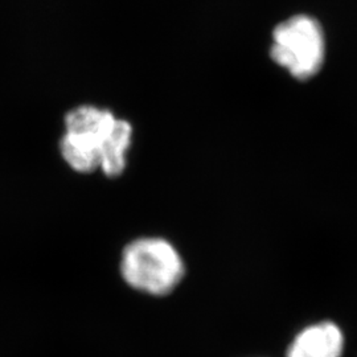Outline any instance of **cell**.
<instances>
[{"label": "cell", "instance_id": "obj_4", "mask_svg": "<svg viewBox=\"0 0 357 357\" xmlns=\"http://www.w3.org/2000/svg\"><path fill=\"white\" fill-rule=\"evenodd\" d=\"M344 336L331 321L308 326L289 345L287 357H342Z\"/></svg>", "mask_w": 357, "mask_h": 357}, {"label": "cell", "instance_id": "obj_2", "mask_svg": "<svg viewBox=\"0 0 357 357\" xmlns=\"http://www.w3.org/2000/svg\"><path fill=\"white\" fill-rule=\"evenodd\" d=\"M327 41L318 19L294 15L273 29L270 57L298 81L317 76L326 61Z\"/></svg>", "mask_w": 357, "mask_h": 357}, {"label": "cell", "instance_id": "obj_5", "mask_svg": "<svg viewBox=\"0 0 357 357\" xmlns=\"http://www.w3.org/2000/svg\"><path fill=\"white\" fill-rule=\"evenodd\" d=\"M134 128L128 119L118 118L107 141L103 146L100 172L106 178H115L123 175L128 168V151L132 144Z\"/></svg>", "mask_w": 357, "mask_h": 357}, {"label": "cell", "instance_id": "obj_1", "mask_svg": "<svg viewBox=\"0 0 357 357\" xmlns=\"http://www.w3.org/2000/svg\"><path fill=\"white\" fill-rule=\"evenodd\" d=\"M119 268L128 286L158 296L171 293L185 271L178 249L160 237H141L128 243Z\"/></svg>", "mask_w": 357, "mask_h": 357}, {"label": "cell", "instance_id": "obj_3", "mask_svg": "<svg viewBox=\"0 0 357 357\" xmlns=\"http://www.w3.org/2000/svg\"><path fill=\"white\" fill-rule=\"evenodd\" d=\"M118 116L106 107L84 103L70 109L64 116V132L59 151L72 171L90 175L100 169L103 146Z\"/></svg>", "mask_w": 357, "mask_h": 357}]
</instances>
